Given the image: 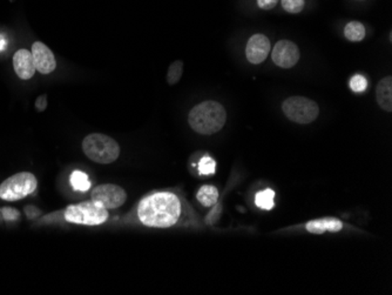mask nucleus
I'll list each match as a JSON object with an SVG mask.
<instances>
[{
	"mask_svg": "<svg viewBox=\"0 0 392 295\" xmlns=\"http://www.w3.org/2000/svg\"><path fill=\"white\" fill-rule=\"evenodd\" d=\"M305 228L312 234H323L325 231L336 233V232L342 231L343 222L335 218L319 219V220L309 222L305 225Z\"/></svg>",
	"mask_w": 392,
	"mask_h": 295,
	"instance_id": "f8f14e48",
	"label": "nucleus"
},
{
	"mask_svg": "<svg viewBox=\"0 0 392 295\" xmlns=\"http://www.w3.org/2000/svg\"><path fill=\"white\" fill-rule=\"evenodd\" d=\"M196 199H198V202H200L202 206H205V207H211V206H214V205H216V202H218V188L214 187V186H211V185L202 186V187L198 190V193H196Z\"/></svg>",
	"mask_w": 392,
	"mask_h": 295,
	"instance_id": "4468645a",
	"label": "nucleus"
},
{
	"mask_svg": "<svg viewBox=\"0 0 392 295\" xmlns=\"http://www.w3.org/2000/svg\"><path fill=\"white\" fill-rule=\"evenodd\" d=\"M38 187L36 175L30 172H19L0 185V199L5 202H18L32 195Z\"/></svg>",
	"mask_w": 392,
	"mask_h": 295,
	"instance_id": "39448f33",
	"label": "nucleus"
},
{
	"mask_svg": "<svg viewBox=\"0 0 392 295\" xmlns=\"http://www.w3.org/2000/svg\"><path fill=\"white\" fill-rule=\"evenodd\" d=\"M376 99L386 112L392 111V78H383L376 88Z\"/></svg>",
	"mask_w": 392,
	"mask_h": 295,
	"instance_id": "ddd939ff",
	"label": "nucleus"
},
{
	"mask_svg": "<svg viewBox=\"0 0 392 295\" xmlns=\"http://www.w3.org/2000/svg\"><path fill=\"white\" fill-rule=\"evenodd\" d=\"M227 120V113L218 101H203L191 108L188 123L196 133L211 135L221 131Z\"/></svg>",
	"mask_w": 392,
	"mask_h": 295,
	"instance_id": "f03ea898",
	"label": "nucleus"
},
{
	"mask_svg": "<svg viewBox=\"0 0 392 295\" xmlns=\"http://www.w3.org/2000/svg\"><path fill=\"white\" fill-rule=\"evenodd\" d=\"M6 46V41L4 39L3 36H0V50H4Z\"/></svg>",
	"mask_w": 392,
	"mask_h": 295,
	"instance_id": "a878e982",
	"label": "nucleus"
},
{
	"mask_svg": "<svg viewBox=\"0 0 392 295\" xmlns=\"http://www.w3.org/2000/svg\"><path fill=\"white\" fill-rule=\"evenodd\" d=\"M25 213H26L30 218H36L37 215L41 214V212L38 211L37 208L33 207V206H27L25 208Z\"/></svg>",
	"mask_w": 392,
	"mask_h": 295,
	"instance_id": "393cba45",
	"label": "nucleus"
},
{
	"mask_svg": "<svg viewBox=\"0 0 392 295\" xmlns=\"http://www.w3.org/2000/svg\"><path fill=\"white\" fill-rule=\"evenodd\" d=\"M47 108V95L46 94H43L41 97H38L37 100H36V108L37 111L44 112Z\"/></svg>",
	"mask_w": 392,
	"mask_h": 295,
	"instance_id": "b1692460",
	"label": "nucleus"
},
{
	"mask_svg": "<svg viewBox=\"0 0 392 295\" xmlns=\"http://www.w3.org/2000/svg\"><path fill=\"white\" fill-rule=\"evenodd\" d=\"M280 0H258V6L261 10L269 11L275 9Z\"/></svg>",
	"mask_w": 392,
	"mask_h": 295,
	"instance_id": "5701e85b",
	"label": "nucleus"
},
{
	"mask_svg": "<svg viewBox=\"0 0 392 295\" xmlns=\"http://www.w3.org/2000/svg\"><path fill=\"white\" fill-rule=\"evenodd\" d=\"M14 72L18 77L23 81H28L36 73V65H34L33 57L30 51L26 48L18 50L14 56Z\"/></svg>",
	"mask_w": 392,
	"mask_h": 295,
	"instance_id": "9b49d317",
	"label": "nucleus"
},
{
	"mask_svg": "<svg viewBox=\"0 0 392 295\" xmlns=\"http://www.w3.org/2000/svg\"><path fill=\"white\" fill-rule=\"evenodd\" d=\"M32 57H33L36 70L41 74H50L57 68V61L52 51L41 41H36L32 45Z\"/></svg>",
	"mask_w": 392,
	"mask_h": 295,
	"instance_id": "9d476101",
	"label": "nucleus"
},
{
	"mask_svg": "<svg viewBox=\"0 0 392 295\" xmlns=\"http://www.w3.org/2000/svg\"><path fill=\"white\" fill-rule=\"evenodd\" d=\"M282 111L289 120L294 121L296 124L307 125L317 119L319 108L312 99L295 95L287 98L283 101Z\"/></svg>",
	"mask_w": 392,
	"mask_h": 295,
	"instance_id": "423d86ee",
	"label": "nucleus"
},
{
	"mask_svg": "<svg viewBox=\"0 0 392 295\" xmlns=\"http://www.w3.org/2000/svg\"><path fill=\"white\" fill-rule=\"evenodd\" d=\"M83 151L97 164H112L120 157V146L117 140L102 133H92L85 138Z\"/></svg>",
	"mask_w": 392,
	"mask_h": 295,
	"instance_id": "7ed1b4c3",
	"label": "nucleus"
},
{
	"mask_svg": "<svg viewBox=\"0 0 392 295\" xmlns=\"http://www.w3.org/2000/svg\"><path fill=\"white\" fill-rule=\"evenodd\" d=\"M124 222L152 228H171L198 224L191 204L175 191H154L139 200L125 215Z\"/></svg>",
	"mask_w": 392,
	"mask_h": 295,
	"instance_id": "f257e3e1",
	"label": "nucleus"
},
{
	"mask_svg": "<svg viewBox=\"0 0 392 295\" xmlns=\"http://www.w3.org/2000/svg\"><path fill=\"white\" fill-rule=\"evenodd\" d=\"M285 12L297 14L304 9V0H280Z\"/></svg>",
	"mask_w": 392,
	"mask_h": 295,
	"instance_id": "6ab92c4d",
	"label": "nucleus"
},
{
	"mask_svg": "<svg viewBox=\"0 0 392 295\" xmlns=\"http://www.w3.org/2000/svg\"><path fill=\"white\" fill-rule=\"evenodd\" d=\"M70 185L75 191L88 192L91 188V182L88 179V175L84 172L73 171L70 175Z\"/></svg>",
	"mask_w": 392,
	"mask_h": 295,
	"instance_id": "dca6fc26",
	"label": "nucleus"
},
{
	"mask_svg": "<svg viewBox=\"0 0 392 295\" xmlns=\"http://www.w3.org/2000/svg\"><path fill=\"white\" fill-rule=\"evenodd\" d=\"M300 50L295 43L290 41H280L272 48V61L278 68H294L300 61Z\"/></svg>",
	"mask_w": 392,
	"mask_h": 295,
	"instance_id": "6e6552de",
	"label": "nucleus"
},
{
	"mask_svg": "<svg viewBox=\"0 0 392 295\" xmlns=\"http://www.w3.org/2000/svg\"><path fill=\"white\" fill-rule=\"evenodd\" d=\"M366 88H368V81H366V77L356 74L351 78L350 88L352 91L356 92V93H362V92L366 91Z\"/></svg>",
	"mask_w": 392,
	"mask_h": 295,
	"instance_id": "412c9836",
	"label": "nucleus"
},
{
	"mask_svg": "<svg viewBox=\"0 0 392 295\" xmlns=\"http://www.w3.org/2000/svg\"><path fill=\"white\" fill-rule=\"evenodd\" d=\"M274 198H275V192L267 188L265 191L258 192V195H255V204L258 207L262 209H272L274 208Z\"/></svg>",
	"mask_w": 392,
	"mask_h": 295,
	"instance_id": "f3484780",
	"label": "nucleus"
},
{
	"mask_svg": "<svg viewBox=\"0 0 392 295\" xmlns=\"http://www.w3.org/2000/svg\"><path fill=\"white\" fill-rule=\"evenodd\" d=\"M63 219L70 224L85 226L104 225L110 220V212L94 202L70 205L63 212Z\"/></svg>",
	"mask_w": 392,
	"mask_h": 295,
	"instance_id": "20e7f679",
	"label": "nucleus"
},
{
	"mask_svg": "<svg viewBox=\"0 0 392 295\" xmlns=\"http://www.w3.org/2000/svg\"><path fill=\"white\" fill-rule=\"evenodd\" d=\"M1 213H3V218L6 222H14V220H18L19 217H21L19 212L17 209H14V208H4Z\"/></svg>",
	"mask_w": 392,
	"mask_h": 295,
	"instance_id": "4be33fe9",
	"label": "nucleus"
},
{
	"mask_svg": "<svg viewBox=\"0 0 392 295\" xmlns=\"http://www.w3.org/2000/svg\"><path fill=\"white\" fill-rule=\"evenodd\" d=\"M215 167H216V162L214 159H211V157H205L202 158L198 162V175H214Z\"/></svg>",
	"mask_w": 392,
	"mask_h": 295,
	"instance_id": "aec40b11",
	"label": "nucleus"
},
{
	"mask_svg": "<svg viewBox=\"0 0 392 295\" xmlns=\"http://www.w3.org/2000/svg\"><path fill=\"white\" fill-rule=\"evenodd\" d=\"M270 48L272 45L268 37H265V34H254L245 46V57L252 64H261L268 57Z\"/></svg>",
	"mask_w": 392,
	"mask_h": 295,
	"instance_id": "1a4fd4ad",
	"label": "nucleus"
},
{
	"mask_svg": "<svg viewBox=\"0 0 392 295\" xmlns=\"http://www.w3.org/2000/svg\"><path fill=\"white\" fill-rule=\"evenodd\" d=\"M182 72H184V63L181 61H175L173 64L169 65L167 73L168 84H178L181 79Z\"/></svg>",
	"mask_w": 392,
	"mask_h": 295,
	"instance_id": "a211bd4d",
	"label": "nucleus"
},
{
	"mask_svg": "<svg viewBox=\"0 0 392 295\" xmlns=\"http://www.w3.org/2000/svg\"><path fill=\"white\" fill-rule=\"evenodd\" d=\"M92 202L101 205L106 209H117L127 200L124 188L115 184L99 185L91 193Z\"/></svg>",
	"mask_w": 392,
	"mask_h": 295,
	"instance_id": "0eeeda50",
	"label": "nucleus"
},
{
	"mask_svg": "<svg viewBox=\"0 0 392 295\" xmlns=\"http://www.w3.org/2000/svg\"><path fill=\"white\" fill-rule=\"evenodd\" d=\"M366 26L362 23L357 21H352L346 24L344 29V36L349 41L352 43H359L366 38Z\"/></svg>",
	"mask_w": 392,
	"mask_h": 295,
	"instance_id": "2eb2a0df",
	"label": "nucleus"
}]
</instances>
